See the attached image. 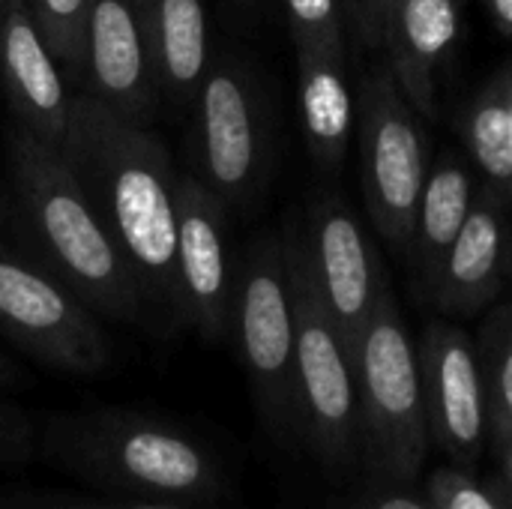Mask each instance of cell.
<instances>
[{
  "instance_id": "cell-1",
  "label": "cell",
  "mask_w": 512,
  "mask_h": 509,
  "mask_svg": "<svg viewBox=\"0 0 512 509\" xmlns=\"http://www.w3.org/2000/svg\"><path fill=\"white\" fill-rule=\"evenodd\" d=\"M105 231L123 252L144 303L180 318L177 171L165 144L93 93L72 96L60 144Z\"/></svg>"
},
{
  "instance_id": "cell-2",
  "label": "cell",
  "mask_w": 512,
  "mask_h": 509,
  "mask_svg": "<svg viewBox=\"0 0 512 509\" xmlns=\"http://www.w3.org/2000/svg\"><path fill=\"white\" fill-rule=\"evenodd\" d=\"M9 162L21 222L42 264L99 318L138 321L147 306L144 294L63 150L15 126L9 132Z\"/></svg>"
},
{
  "instance_id": "cell-3",
  "label": "cell",
  "mask_w": 512,
  "mask_h": 509,
  "mask_svg": "<svg viewBox=\"0 0 512 509\" xmlns=\"http://www.w3.org/2000/svg\"><path fill=\"white\" fill-rule=\"evenodd\" d=\"M45 453L69 477L120 498L198 504L225 495L216 459L177 426L144 414L57 417L45 432Z\"/></svg>"
},
{
  "instance_id": "cell-4",
  "label": "cell",
  "mask_w": 512,
  "mask_h": 509,
  "mask_svg": "<svg viewBox=\"0 0 512 509\" xmlns=\"http://www.w3.org/2000/svg\"><path fill=\"white\" fill-rule=\"evenodd\" d=\"M354 375L360 465L369 477L414 486L432 441L417 342L408 333L393 288L381 294L354 342Z\"/></svg>"
},
{
  "instance_id": "cell-5",
  "label": "cell",
  "mask_w": 512,
  "mask_h": 509,
  "mask_svg": "<svg viewBox=\"0 0 512 509\" xmlns=\"http://www.w3.org/2000/svg\"><path fill=\"white\" fill-rule=\"evenodd\" d=\"M294 294V375L300 438L327 474L360 465V408L351 348L336 327L306 258L303 231H285Z\"/></svg>"
},
{
  "instance_id": "cell-6",
  "label": "cell",
  "mask_w": 512,
  "mask_h": 509,
  "mask_svg": "<svg viewBox=\"0 0 512 509\" xmlns=\"http://www.w3.org/2000/svg\"><path fill=\"white\" fill-rule=\"evenodd\" d=\"M360 183L375 231L408 261L417 204L429 174V138L390 66H375L357 90Z\"/></svg>"
},
{
  "instance_id": "cell-7",
  "label": "cell",
  "mask_w": 512,
  "mask_h": 509,
  "mask_svg": "<svg viewBox=\"0 0 512 509\" xmlns=\"http://www.w3.org/2000/svg\"><path fill=\"white\" fill-rule=\"evenodd\" d=\"M255 405L279 438H300L294 375V294L285 234L249 246L237 270L234 330Z\"/></svg>"
},
{
  "instance_id": "cell-8",
  "label": "cell",
  "mask_w": 512,
  "mask_h": 509,
  "mask_svg": "<svg viewBox=\"0 0 512 509\" xmlns=\"http://www.w3.org/2000/svg\"><path fill=\"white\" fill-rule=\"evenodd\" d=\"M0 333L36 363L66 375H96L111 360L99 315L45 264L0 243Z\"/></svg>"
},
{
  "instance_id": "cell-9",
  "label": "cell",
  "mask_w": 512,
  "mask_h": 509,
  "mask_svg": "<svg viewBox=\"0 0 512 509\" xmlns=\"http://www.w3.org/2000/svg\"><path fill=\"white\" fill-rule=\"evenodd\" d=\"M201 180L228 207H243L264 180L270 153L267 105L237 57H216L198 87Z\"/></svg>"
},
{
  "instance_id": "cell-10",
  "label": "cell",
  "mask_w": 512,
  "mask_h": 509,
  "mask_svg": "<svg viewBox=\"0 0 512 509\" xmlns=\"http://www.w3.org/2000/svg\"><path fill=\"white\" fill-rule=\"evenodd\" d=\"M429 441L459 468H477L489 447L486 390L474 339L453 321H429L420 342Z\"/></svg>"
},
{
  "instance_id": "cell-11",
  "label": "cell",
  "mask_w": 512,
  "mask_h": 509,
  "mask_svg": "<svg viewBox=\"0 0 512 509\" xmlns=\"http://www.w3.org/2000/svg\"><path fill=\"white\" fill-rule=\"evenodd\" d=\"M228 207L201 177H177V282L180 318L207 342L234 330L237 273L228 255Z\"/></svg>"
},
{
  "instance_id": "cell-12",
  "label": "cell",
  "mask_w": 512,
  "mask_h": 509,
  "mask_svg": "<svg viewBox=\"0 0 512 509\" xmlns=\"http://www.w3.org/2000/svg\"><path fill=\"white\" fill-rule=\"evenodd\" d=\"M300 231L315 285L354 357L360 330L366 327L381 294L390 288L378 249L354 210L336 195L318 198L309 207L306 228Z\"/></svg>"
},
{
  "instance_id": "cell-13",
  "label": "cell",
  "mask_w": 512,
  "mask_h": 509,
  "mask_svg": "<svg viewBox=\"0 0 512 509\" xmlns=\"http://www.w3.org/2000/svg\"><path fill=\"white\" fill-rule=\"evenodd\" d=\"M84 75L90 93L126 120L144 123L156 108L144 0H87Z\"/></svg>"
},
{
  "instance_id": "cell-14",
  "label": "cell",
  "mask_w": 512,
  "mask_h": 509,
  "mask_svg": "<svg viewBox=\"0 0 512 509\" xmlns=\"http://www.w3.org/2000/svg\"><path fill=\"white\" fill-rule=\"evenodd\" d=\"M0 84L18 126L60 147L72 96L27 0H6L0 9Z\"/></svg>"
},
{
  "instance_id": "cell-15",
  "label": "cell",
  "mask_w": 512,
  "mask_h": 509,
  "mask_svg": "<svg viewBox=\"0 0 512 509\" xmlns=\"http://www.w3.org/2000/svg\"><path fill=\"white\" fill-rule=\"evenodd\" d=\"M510 276L512 225L507 207L480 195L423 294L441 315L474 318L501 297Z\"/></svg>"
},
{
  "instance_id": "cell-16",
  "label": "cell",
  "mask_w": 512,
  "mask_h": 509,
  "mask_svg": "<svg viewBox=\"0 0 512 509\" xmlns=\"http://www.w3.org/2000/svg\"><path fill=\"white\" fill-rule=\"evenodd\" d=\"M459 0H405L384 24L390 69L420 117H435L438 69L459 36Z\"/></svg>"
},
{
  "instance_id": "cell-17",
  "label": "cell",
  "mask_w": 512,
  "mask_h": 509,
  "mask_svg": "<svg viewBox=\"0 0 512 509\" xmlns=\"http://www.w3.org/2000/svg\"><path fill=\"white\" fill-rule=\"evenodd\" d=\"M297 93L309 153L318 168L336 174L357 129L348 51H297Z\"/></svg>"
},
{
  "instance_id": "cell-18",
  "label": "cell",
  "mask_w": 512,
  "mask_h": 509,
  "mask_svg": "<svg viewBox=\"0 0 512 509\" xmlns=\"http://www.w3.org/2000/svg\"><path fill=\"white\" fill-rule=\"evenodd\" d=\"M477 198H480V180L471 159L456 150L438 153L429 165L426 186L417 204L411 255H408V261L420 273L423 291L435 279L441 258L459 237Z\"/></svg>"
},
{
  "instance_id": "cell-19",
  "label": "cell",
  "mask_w": 512,
  "mask_h": 509,
  "mask_svg": "<svg viewBox=\"0 0 512 509\" xmlns=\"http://www.w3.org/2000/svg\"><path fill=\"white\" fill-rule=\"evenodd\" d=\"M144 18L159 90L198 96L210 66L204 0H144Z\"/></svg>"
},
{
  "instance_id": "cell-20",
  "label": "cell",
  "mask_w": 512,
  "mask_h": 509,
  "mask_svg": "<svg viewBox=\"0 0 512 509\" xmlns=\"http://www.w3.org/2000/svg\"><path fill=\"white\" fill-rule=\"evenodd\" d=\"M512 72L501 66L462 108L459 132L480 180V195L512 204Z\"/></svg>"
},
{
  "instance_id": "cell-21",
  "label": "cell",
  "mask_w": 512,
  "mask_h": 509,
  "mask_svg": "<svg viewBox=\"0 0 512 509\" xmlns=\"http://www.w3.org/2000/svg\"><path fill=\"white\" fill-rule=\"evenodd\" d=\"M486 414H489V447L501 450L512 441V306H495L474 339Z\"/></svg>"
},
{
  "instance_id": "cell-22",
  "label": "cell",
  "mask_w": 512,
  "mask_h": 509,
  "mask_svg": "<svg viewBox=\"0 0 512 509\" xmlns=\"http://www.w3.org/2000/svg\"><path fill=\"white\" fill-rule=\"evenodd\" d=\"M30 12L63 72L84 75L87 0H27Z\"/></svg>"
},
{
  "instance_id": "cell-23",
  "label": "cell",
  "mask_w": 512,
  "mask_h": 509,
  "mask_svg": "<svg viewBox=\"0 0 512 509\" xmlns=\"http://www.w3.org/2000/svg\"><path fill=\"white\" fill-rule=\"evenodd\" d=\"M297 51H348L342 0H282Z\"/></svg>"
},
{
  "instance_id": "cell-24",
  "label": "cell",
  "mask_w": 512,
  "mask_h": 509,
  "mask_svg": "<svg viewBox=\"0 0 512 509\" xmlns=\"http://www.w3.org/2000/svg\"><path fill=\"white\" fill-rule=\"evenodd\" d=\"M423 495L435 509H512L495 483H486L471 468L459 465L432 471Z\"/></svg>"
},
{
  "instance_id": "cell-25",
  "label": "cell",
  "mask_w": 512,
  "mask_h": 509,
  "mask_svg": "<svg viewBox=\"0 0 512 509\" xmlns=\"http://www.w3.org/2000/svg\"><path fill=\"white\" fill-rule=\"evenodd\" d=\"M12 509H195L192 504L171 501H144V498H75V495H48L15 501Z\"/></svg>"
},
{
  "instance_id": "cell-26",
  "label": "cell",
  "mask_w": 512,
  "mask_h": 509,
  "mask_svg": "<svg viewBox=\"0 0 512 509\" xmlns=\"http://www.w3.org/2000/svg\"><path fill=\"white\" fill-rule=\"evenodd\" d=\"M354 509H435L423 492H414L408 483H393L381 477H369Z\"/></svg>"
},
{
  "instance_id": "cell-27",
  "label": "cell",
  "mask_w": 512,
  "mask_h": 509,
  "mask_svg": "<svg viewBox=\"0 0 512 509\" xmlns=\"http://www.w3.org/2000/svg\"><path fill=\"white\" fill-rule=\"evenodd\" d=\"M345 27H351L354 39L363 48L384 45V21H381V0H342Z\"/></svg>"
},
{
  "instance_id": "cell-28",
  "label": "cell",
  "mask_w": 512,
  "mask_h": 509,
  "mask_svg": "<svg viewBox=\"0 0 512 509\" xmlns=\"http://www.w3.org/2000/svg\"><path fill=\"white\" fill-rule=\"evenodd\" d=\"M30 453L27 447V426L18 414L0 408V465L18 462Z\"/></svg>"
},
{
  "instance_id": "cell-29",
  "label": "cell",
  "mask_w": 512,
  "mask_h": 509,
  "mask_svg": "<svg viewBox=\"0 0 512 509\" xmlns=\"http://www.w3.org/2000/svg\"><path fill=\"white\" fill-rule=\"evenodd\" d=\"M483 6L495 30L512 39V0H483Z\"/></svg>"
},
{
  "instance_id": "cell-30",
  "label": "cell",
  "mask_w": 512,
  "mask_h": 509,
  "mask_svg": "<svg viewBox=\"0 0 512 509\" xmlns=\"http://www.w3.org/2000/svg\"><path fill=\"white\" fill-rule=\"evenodd\" d=\"M498 453V477H495V486L498 492L507 498V504L512 507V441H507Z\"/></svg>"
},
{
  "instance_id": "cell-31",
  "label": "cell",
  "mask_w": 512,
  "mask_h": 509,
  "mask_svg": "<svg viewBox=\"0 0 512 509\" xmlns=\"http://www.w3.org/2000/svg\"><path fill=\"white\" fill-rule=\"evenodd\" d=\"M9 381H15V369H12V363L0 354V387L9 384Z\"/></svg>"
},
{
  "instance_id": "cell-32",
  "label": "cell",
  "mask_w": 512,
  "mask_h": 509,
  "mask_svg": "<svg viewBox=\"0 0 512 509\" xmlns=\"http://www.w3.org/2000/svg\"><path fill=\"white\" fill-rule=\"evenodd\" d=\"M402 3H405V0H381V21L387 24V18H390Z\"/></svg>"
},
{
  "instance_id": "cell-33",
  "label": "cell",
  "mask_w": 512,
  "mask_h": 509,
  "mask_svg": "<svg viewBox=\"0 0 512 509\" xmlns=\"http://www.w3.org/2000/svg\"><path fill=\"white\" fill-rule=\"evenodd\" d=\"M237 3H246V6H252V3H258V0H237Z\"/></svg>"
},
{
  "instance_id": "cell-34",
  "label": "cell",
  "mask_w": 512,
  "mask_h": 509,
  "mask_svg": "<svg viewBox=\"0 0 512 509\" xmlns=\"http://www.w3.org/2000/svg\"><path fill=\"white\" fill-rule=\"evenodd\" d=\"M510 72H512V63H510ZM510 93H512V84H510Z\"/></svg>"
},
{
  "instance_id": "cell-35",
  "label": "cell",
  "mask_w": 512,
  "mask_h": 509,
  "mask_svg": "<svg viewBox=\"0 0 512 509\" xmlns=\"http://www.w3.org/2000/svg\"><path fill=\"white\" fill-rule=\"evenodd\" d=\"M3 3H6V0H0V9H3Z\"/></svg>"
},
{
  "instance_id": "cell-36",
  "label": "cell",
  "mask_w": 512,
  "mask_h": 509,
  "mask_svg": "<svg viewBox=\"0 0 512 509\" xmlns=\"http://www.w3.org/2000/svg\"><path fill=\"white\" fill-rule=\"evenodd\" d=\"M459 3H468V0H459Z\"/></svg>"
},
{
  "instance_id": "cell-37",
  "label": "cell",
  "mask_w": 512,
  "mask_h": 509,
  "mask_svg": "<svg viewBox=\"0 0 512 509\" xmlns=\"http://www.w3.org/2000/svg\"><path fill=\"white\" fill-rule=\"evenodd\" d=\"M510 279H512V276H510Z\"/></svg>"
}]
</instances>
